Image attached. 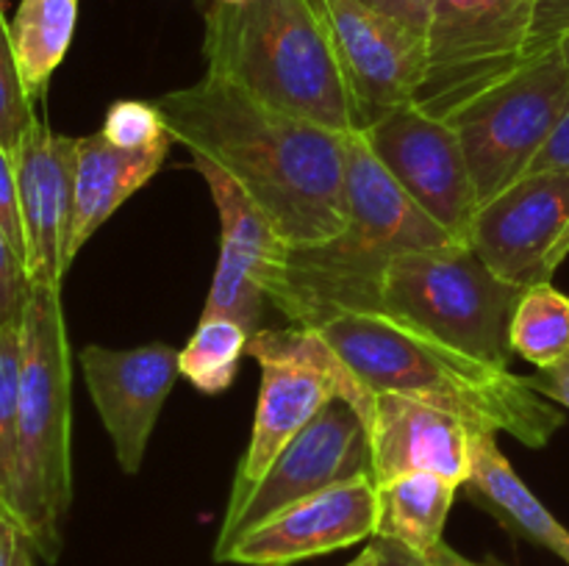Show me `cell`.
<instances>
[{
    "mask_svg": "<svg viewBox=\"0 0 569 566\" xmlns=\"http://www.w3.org/2000/svg\"><path fill=\"white\" fill-rule=\"evenodd\" d=\"M172 142L220 166L287 247L322 244L348 225V137L203 75L153 100Z\"/></svg>",
    "mask_w": 569,
    "mask_h": 566,
    "instance_id": "6da1fadb",
    "label": "cell"
},
{
    "mask_svg": "<svg viewBox=\"0 0 569 566\" xmlns=\"http://www.w3.org/2000/svg\"><path fill=\"white\" fill-rule=\"evenodd\" d=\"M309 331L320 333L372 394L426 400L533 449L548 447L567 422L526 377L437 342L383 305L339 311Z\"/></svg>",
    "mask_w": 569,
    "mask_h": 566,
    "instance_id": "7a4b0ae2",
    "label": "cell"
},
{
    "mask_svg": "<svg viewBox=\"0 0 569 566\" xmlns=\"http://www.w3.org/2000/svg\"><path fill=\"white\" fill-rule=\"evenodd\" d=\"M348 209L342 233L309 247L283 244L267 266V303L289 325L317 327L339 311L381 305L383 272L400 253L467 247L392 181L359 131L348 137Z\"/></svg>",
    "mask_w": 569,
    "mask_h": 566,
    "instance_id": "3957f363",
    "label": "cell"
},
{
    "mask_svg": "<svg viewBox=\"0 0 569 566\" xmlns=\"http://www.w3.org/2000/svg\"><path fill=\"white\" fill-rule=\"evenodd\" d=\"M206 75L333 131H365V114L317 0H248L206 9Z\"/></svg>",
    "mask_w": 569,
    "mask_h": 566,
    "instance_id": "277c9868",
    "label": "cell"
},
{
    "mask_svg": "<svg viewBox=\"0 0 569 566\" xmlns=\"http://www.w3.org/2000/svg\"><path fill=\"white\" fill-rule=\"evenodd\" d=\"M70 342L61 292L31 286L22 320L17 483L11 516L44 564L61 555L72 503Z\"/></svg>",
    "mask_w": 569,
    "mask_h": 566,
    "instance_id": "5b68a950",
    "label": "cell"
},
{
    "mask_svg": "<svg viewBox=\"0 0 569 566\" xmlns=\"http://www.w3.org/2000/svg\"><path fill=\"white\" fill-rule=\"evenodd\" d=\"M522 292L470 247L409 250L389 261L381 305L470 358L511 370L509 325Z\"/></svg>",
    "mask_w": 569,
    "mask_h": 566,
    "instance_id": "8992f818",
    "label": "cell"
},
{
    "mask_svg": "<svg viewBox=\"0 0 569 566\" xmlns=\"http://www.w3.org/2000/svg\"><path fill=\"white\" fill-rule=\"evenodd\" d=\"M248 355L259 364V400L250 444L237 466L233 488L250 486L267 472L276 455L326 408L342 397L370 420L376 394L348 370L331 344L309 327H259Z\"/></svg>",
    "mask_w": 569,
    "mask_h": 566,
    "instance_id": "52a82bcc",
    "label": "cell"
},
{
    "mask_svg": "<svg viewBox=\"0 0 569 566\" xmlns=\"http://www.w3.org/2000/svg\"><path fill=\"white\" fill-rule=\"evenodd\" d=\"M537 0H431L411 103L450 120L528 61Z\"/></svg>",
    "mask_w": 569,
    "mask_h": 566,
    "instance_id": "ba28073f",
    "label": "cell"
},
{
    "mask_svg": "<svg viewBox=\"0 0 569 566\" xmlns=\"http://www.w3.org/2000/svg\"><path fill=\"white\" fill-rule=\"evenodd\" d=\"M567 103L569 67L553 48L450 117L470 164L478 209L526 175Z\"/></svg>",
    "mask_w": 569,
    "mask_h": 566,
    "instance_id": "9c48e42d",
    "label": "cell"
},
{
    "mask_svg": "<svg viewBox=\"0 0 569 566\" xmlns=\"http://www.w3.org/2000/svg\"><path fill=\"white\" fill-rule=\"evenodd\" d=\"M356 477H372L370 436L359 411L337 397L276 455L259 481L231 488L217 533L214 560L278 511Z\"/></svg>",
    "mask_w": 569,
    "mask_h": 566,
    "instance_id": "30bf717a",
    "label": "cell"
},
{
    "mask_svg": "<svg viewBox=\"0 0 569 566\" xmlns=\"http://www.w3.org/2000/svg\"><path fill=\"white\" fill-rule=\"evenodd\" d=\"M359 133L392 181L433 222L467 244L478 200L456 128L415 103H403Z\"/></svg>",
    "mask_w": 569,
    "mask_h": 566,
    "instance_id": "8fae6325",
    "label": "cell"
},
{
    "mask_svg": "<svg viewBox=\"0 0 569 566\" xmlns=\"http://www.w3.org/2000/svg\"><path fill=\"white\" fill-rule=\"evenodd\" d=\"M569 228V172H531L481 205L467 247L506 283H550V255Z\"/></svg>",
    "mask_w": 569,
    "mask_h": 566,
    "instance_id": "7c38bea8",
    "label": "cell"
},
{
    "mask_svg": "<svg viewBox=\"0 0 569 566\" xmlns=\"http://www.w3.org/2000/svg\"><path fill=\"white\" fill-rule=\"evenodd\" d=\"M78 364L103 431L111 438L117 464L126 475H137L167 394L181 377L178 350L164 342L128 350L87 344L78 353Z\"/></svg>",
    "mask_w": 569,
    "mask_h": 566,
    "instance_id": "4fadbf2b",
    "label": "cell"
},
{
    "mask_svg": "<svg viewBox=\"0 0 569 566\" xmlns=\"http://www.w3.org/2000/svg\"><path fill=\"white\" fill-rule=\"evenodd\" d=\"M376 525V481L356 477L278 511L237 538L220 564L292 566L372 538Z\"/></svg>",
    "mask_w": 569,
    "mask_h": 566,
    "instance_id": "5bb4252c",
    "label": "cell"
},
{
    "mask_svg": "<svg viewBox=\"0 0 569 566\" xmlns=\"http://www.w3.org/2000/svg\"><path fill=\"white\" fill-rule=\"evenodd\" d=\"M20 189L26 270L31 286L61 292L70 270L72 175H76V137L56 133L37 117L14 153Z\"/></svg>",
    "mask_w": 569,
    "mask_h": 566,
    "instance_id": "9a60e30c",
    "label": "cell"
},
{
    "mask_svg": "<svg viewBox=\"0 0 569 566\" xmlns=\"http://www.w3.org/2000/svg\"><path fill=\"white\" fill-rule=\"evenodd\" d=\"M317 6L331 28L367 125L411 103L426 64L420 33L361 0H317Z\"/></svg>",
    "mask_w": 569,
    "mask_h": 566,
    "instance_id": "2e32d148",
    "label": "cell"
},
{
    "mask_svg": "<svg viewBox=\"0 0 569 566\" xmlns=\"http://www.w3.org/2000/svg\"><path fill=\"white\" fill-rule=\"evenodd\" d=\"M220 214V255L203 314L231 316L248 333L259 331L264 311V272L283 242L259 205L211 161L192 159Z\"/></svg>",
    "mask_w": 569,
    "mask_h": 566,
    "instance_id": "e0dca14e",
    "label": "cell"
},
{
    "mask_svg": "<svg viewBox=\"0 0 569 566\" xmlns=\"http://www.w3.org/2000/svg\"><path fill=\"white\" fill-rule=\"evenodd\" d=\"M472 431L459 414L403 394H376L367 420L372 481L433 472L456 486L472 475Z\"/></svg>",
    "mask_w": 569,
    "mask_h": 566,
    "instance_id": "ac0fdd59",
    "label": "cell"
},
{
    "mask_svg": "<svg viewBox=\"0 0 569 566\" xmlns=\"http://www.w3.org/2000/svg\"><path fill=\"white\" fill-rule=\"evenodd\" d=\"M172 139L144 150H120L103 137L89 133L76 137V175H72V228L70 264L83 244L114 216L126 200H131L170 153Z\"/></svg>",
    "mask_w": 569,
    "mask_h": 566,
    "instance_id": "d6986e66",
    "label": "cell"
},
{
    "mask_svg": "<svg viewBox=\"0 0 569 566\" xmlns=\"http://www.w3.org/2000/svg\"><path fill=\"white\" fill-rule=\"evenodd\" d=\"M465 488L506 530L559 555L569 566V530L517 475L511 461L500 449L498 433L481 427L472 431V475Z\"/></svg>",
    "mask_w": 569,
    "mask_h": 566,
    "instance_id": "ffe728a7",
    "label": "cell"
},
{
    "mask_svg": "<svg viewBox=\"0 0 569 566\" xmlns=\"http://www.w3.org/2000/svg\"><path fill=\"white\" fill-rule=\"evenodd\" d=\"M459 488L433 472H409L378 481L376 536L395 538L415 553L428 555L445 542V525Z\"/></svg>",
    "mask_w": 569,
    "mask_h": 566,
    "instance_id": "44dd1931",
    "label": "cell"
},
{
    "mask_svg": "<svg viewBox=\"0 0 569 566\" xmlns=\"http://www.w3.org/2000/svg\"><path fill=\"white\" fill-rule=\"evenodd\" d=\"M81 0H20L9 20V42L31 103L44 98L78 26Z\"/></svg>",
    "mask_w": 569,
    "mask_h": 566,
    "instance_id": "7402d4cb",
    "label": "cell"
},
{
    "mask_svg": "<svg viewBox=\"0 0 569 566\" xmlns=\"http://www.w3.org/2000/svg\"><path fill=\"white\" fill-rule=\"evenodd\" d=\"M509 347L537 370L569 361V294L553 283L528 286L511 314Z\"/></svg>",
    "mask_w": 569,
    "mask_h": 566,
    "instance_id": "603a6c76",
    "label": "cell"
},
{
    "mask_svg": "<svg viewBox=\"0 0 569 566\" xmlns=\"http://www.w3.org/2000/svg\"><path fill=\"white\" fill-rule=\"evenodd\" d=\"M253 333L244 331L231 316L200 314L198 327L178 350V370L198 392L222 394L237 381L242 355H248V344Z\"/></svg>",
    "mask_w": 569,
    "mask_h": 566,
    "instance_id": "cb8c5ba5",
    "label": "cell"
},
{
    "mask_svg": "<svg viewBox=\"0 0 569 566\" xmlns=\"http://www.w3.org/2000/svg\"><path fill=\"white\" fill-rule=\"evenodd\" d=\"M22 327H0V508L11 514L17 483Z\"/></svg>",
    "mask_w": 569,
    "mask_h": 566,
    "instance_id": "d4e9b609",
    "label": "cell"
},
{
    "mask_svg": "<svg viewBox=\"0 0 569 566\" xmlns=\"http://www.w3.org/2000/svg\"><path fill=\"white\" fill-rule=\"evenodd\" d=\"M33 105L37 103H31V98L26 94L14 53H11L9 20H6L3 3H0V148L14 153L28 128L37 122Z\"/></svg>",
    "mask_w": 569,
    "mask_h": 566,
    "instance_id": "484cf974",
    "label": "cell"
},
{
    "mask_svg": "<svg viewBox=\"0 0 569 566\" xmlns=\"http://www.w3.org/2000/svg\"><path fill=\"white\" fill-rule=\"evenodd\" d=\"M100 133L120 150H144L172 139L159 105L144 100H114L106 111Z\"/></svg>",
    "mask_w": 569,
    "mask_h": 566,
    "instance_id": "4316f807",
    "label": "cell"
},
{
    "mask_svg": "<svg viewBox=\"0 0 569 566\" xmlns=\"http://www.w3.org/2000/svg\"><path fill=\"white\" fill-rule=\"evenodd\" d=\"M28 297H31V281H28L26 261L20 259L0 225V327H22Z\"/></svg>",
    "mask_w": 569,
    "mask_h": 566,
    "instance_id": "83f0119b",
    "label": "cell"
},
{
    "mask_svg": "<svg viewBox=\"0 0 569 566\" xmlns=\"http://www.w3.org/2000/svg\"><path fill=\"white\" fill-rule=\"evenodd\" d=\"M0 225L6 236L14 244L20 259L26 261V236H22V214H20V189H17L14 155L0 148Z\"/></svg>",
    "mask_w": 569,
    "mask_h": 566,
    "instance_id": "f1b7e54d",
    "label": "cell"
},
{
    "mask_svg": "<svg viewBox=\"0 0 569 566\" xmlns=\"http://www.w3.org/2000/svg\"><path fill=\"white\" fill-rule=\"evenodd\" d=\"M569 33V0H537L528 59L559 48Z\"/></svg>",
    "mask_w": 569,
    "mask_h": 566,
    "instance_id": "f546056e",
    "label": "cell"
},
{
    "mask_svg": "<svg viewBox=\"0 0 569 566\" xmlns=\"http://www.w3.org/2000/svg\"><path fill=\"white\" fill-rule=\"evenodd\" d=\"M39 558L14 516L0 508V566H33Z\"/></svg>",
    "mask_w": 569,
    "mask_h": 566,
    "instance_id": "4dcf8cb0",
    "label": "cell"
},
{
    "mask_svg": "<svg viewBox=\"0 0 569 566\" xmlns=\"http://www.w3.org/2000/svg\"><path fill=\"white\" fill-rule=\"evenodd\" d=\"M531 172H569V103L526 175H531Z\"/></svg>",
    "mask_w": 569,
    "mask_h": 566,
    "instance_id": "1f68e13d",
    "label": "cell"
},
{
    "mask_svg": "<svg viewBox=\"0 0 569 566\" xmlns=\"http://www.w3.org/2000/svg\"><path fill=\"white\" fill-rule=\"evenodd\" d=\"M361 3L372 6L381 14L392 17V20L403 22L406 28L417 31L422 37L428 26V11H431V0H361Z\"/></svg>",
    "mask_w": 569,
    "mask_h": 566,
    "instance_id": "d6a6232c",
    "label": "cell"
},
{
    "mask_svg": "<svg viewBox=\"0 0 569 566\" xmlns=\"http://www.w3.org/2000/svg\"><path fill=\"white\" fill-rule=\"evenodd\" d=\"M542 397L553 400L556 405L569 411V361L556 364L550 370H537L533 375L526 377Z\"/></svg>",
    "mask_w": 569,
    "mask_h": 566,
    "instance_id": "836d02e7",
    "label": "cell"
},
{
    "mask_svg": "<svg viewBox=\"0 0 569 566\" xmlns=\"http://www.w3.org/2000/svg\"><path fill=\"white\" fill-rule=\"evenodd\" d=\"M370 542H372V547H376L378 566H431L428 564L426 555L415 553V549H409L406 544L395 542V538L372 536Z\"/></svg>",
    "mask_w": 569,
    "mask_h": 566,
    "instance_id": "e575fe53",
    "label": "cell"
},
{
    "mask_svg": "<svg viewBox=\"0 0 569 566\" xmlns=\"http://www.w3.org/2000/svg\"><path fill=\"white\" fill-rule=\"evenodd\" d=\"M428 564L431 566H500V564H492V560H472L467 558V555L456 553L450 544H439V547H433L431 553L426 555Z\"/></svg>",
    "mask_w": 569,
    "mask_h": 566,
    "instance_id": "d590c367",
    "label": "cell"
},
{
    "mask_svg": "<svg viewBox=\"0 0 569 566\" xmlns=\"http://www.w3.org/2000/svg\"><path fill=\"white\" fill-rule=\"evenodd\" d=\"M569 255V228L565 231V236H561V242L556 244V250H553V255H550V270H559L561 266V261H565Z\"/></svg>",
    "mask_w": 569,
    "mask_h": 566,
    "instance_id": "8d00e7d4",
    "label": "cell"
},
{
    "mask_svg": "<svg viewBox=\"0 0 569 566\" xmlns=\"http://www.w3.org/2000/svg\"><path fill=\"white\" fill-rule=\"evenodd\" d=\"M348 566H378V558H376V547H372V542L367 544V547L361 549V553H359V558H356L353 564H348Z\"/></svg>",
    "mask_w": 569,
    "mask_h": 566,
    "instance_id": "74e56055",
    "label": "cell"
},
{
    "mask_svg": "<svg viewBox=\"0 0 569 566\" xmlns=\"http://www.w3.org/2000/svg\"><path fill=\"white\" fill-rule=\"evenodd\" d=\"M559 50H561V55H565V61H567V67H569V33H567L565 39H561Z\"/></svg>",
    "mask_w": 569,
    "mask_h": 566,
    "instance_id": "f35d334b",
    "label": "cell"
},
{
    "mask_svg": "<svg viewBox=\"0 0 569 566\" xmlns=\"http://www.w3.org/2000/svg\"><path fill=\"white\" fill-rule=\"evenodd\" d=\"M217 3H228V6H242V3H248V0H217Z\"/></svg>",
    "mask_w": 569,
    "mask_h": 566,
    "instance_id": "ab89813d",
    "label": "cell"
}]
</instances>
